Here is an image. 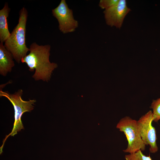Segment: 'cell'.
Instances as JSON below:
<instances>
[{
  "instance_id": "obj_1",
  "label": "cell",
  "mask_w": 160,
  "mask_h": 160,
  "mask_svg": "<svg viewBox=\"0 0 160 160\" xmlns=\"http://www.w3.org/2000/svg\"><path fill=\"white\" fill-rule=\"evenodd\" d=\"M51 46L49 44L40 45L33 42L30 46L29 53L23 58L22 63H25L31 72L35 70L32 77L35 81L42 80L48 82L57 64L49 60Z\"/></svg>"
},
{
  "instance_id": "obj_2",
  "label": "cell",
  "mask_w": 160,
  "mask_h": 160,
  "mask_svg": "<svg viewBox=\"0 0 160 160\" xmlns=\"http://www.w3.org/2000/svg\"><path fill=\"white\" fill-rule=\"evenodd\" d=\"M18 23L11 33L9 38L4 42L6 49L12 55L14 59L18 63L26 56L29 48L26 45V24L28 16V11L23 7L19 12Z\"/></svg>"
},
{
  "instance_id": "obj_3",
  "label": "cell",
  "mask_w": 160,
  "mask_h": 160,
  "mask_svg": "<svg viewBox=\"0 0 160 160\" xmlns=\"http://www.w3.org/2000/svg\"><path fill=\"white\" fill-rule=\"evenodd\" d=\"M23 91L20 89L14 93L11 94L7 91H0V96L7 98L13 105L15 111V121L11 132L6 136L3 141L2 145L0 147V153L2 152V149L4 143L9 136H14L17 132L24 129L21 120V117L23 113L26 112H30L34 109L35 100H29V101L23 100L21 98Z\"/></svg>"
},
{
  "instance_id": "obj_4",
  "label": "cell",
  "mask_w": 160,
  "mask_h": 160,
  "mask_svg": "<svg viewBox=\"0 0 160 160\" xmlns=\"http://www.w3.org/2000/svg\"><path fill=\"white\" fill-rule=\"evenodd\" d=\"M116 127L125 135L127 146L123 151L132 153L139 150L143 151L146 145L141 137L137 121L128 116L121 119L117 124Z\"/></svg>"
},
{
  "instance_id": "obj_5",
  "label": "cell",
  "mask_w": 160,
  "mask_h": 160,
  "mask_svg": "<svg viewBox=\"0 0 160 160\" xmlns=\"http://www.w3.org/2000/svg\"><path fill=\"white\" fill-rule=\"evenodd\" d=\"M153 119L152 111L150 110L137 121L141 138L146 145L149 146V151L152 153L158 150L156 131L152 125Z\"/></svg>"
},
{
  "instance_id": "obj_6",
  "label": "cell",
  "mask_w": 160,
  "mask_h": 160,
  "mask_svg": "<svg viewBox=\"0 0 160 160\" xmlns=\"http://www.w3.org/2000/svg\"><path fill=\"white\" fill-rule=\"evenodd\" d=\"M53 16L57 20L60 31L64 34L74 32L78 27V21L75 19L73 10L65 0H61L59 5L52 10Z\"/></svg>"
},
{
  "instance_id": "obj_7",
  "label": "cell",
  "mask_w": 160,
  "mask_h": 160,
  "mask_svg": "<svg viewBox=\"0 0 160 160\" xmlns=\"http://www.w3.org/2000/svg\"><path fill=\"white\" fill-rule=\"evenodd\" d=\"M130 11L127 6L126 0H119L114 6L104 11L106 24L111 27L120 28L125 17Z\"/></svg>"
},
{
  "instance_id": "obj_8",
  "label": "cell",
  "mask_w": 160,
  "mask_h": 160,
  "mask_svg": "<svg viewBox=\"0 0 160 160\" xmlns=\"http://www.w3.org/2000/svg\"><path fill=\"white\" fill-rule=\"evenodd\" d=\"M12 54L5 47L3 43H0V74L6 76L11 71L15 66Z\"/></svg>"
},
{
  "instance_id": "obj_9",
  "label": "cell",
  "mask_w": 160,
  "mask_h": 160,
  "mask_svg": "<svg viewBox=\"0 0 160 160\" xmlns=\"http://www.w3.org/2000/svg\"><path fill=\"white\" fill-rule=\"evenodd\" d=\"M10 9L8 4L6 2L3 8L0 10V41L4 42L10 36V33L8 27L7 18Z\"/></svg>"
},
{
  "instance_id": "obj_10",
  "label": "cell",
  "mask_w": 160,
  "mask_h": 160,
  "mask_svg": "<svg viewBox=\"0 0 160 160\" xmlns=\"http://www.w3.org/2000/svg\"><path fill=\"white\" fill-rule=\"evenodd\" d=\"M150 108L152 110L153 121L157 122L160 120V97L153 100Z\"/></svg>"
},
{
  "instance_id": "obj_11",
  "label": "cell",
  "mask_w": 160,
  "mask_h": 160,
  "mask_svg": "<svg viewBox=\"0 0 160 160\" xmlns=\"http://www.w3.org/2000/svg\"><path fill=\"white\" fill-rule=\"evenodd\" d=\"M142 151L139 150L134 153L126 155L125 159L126 160H153L150 156L144 155Z\"/></svg>"
},
{
  "instance_id": "obj_12",
  "label": "cell",
  "mask_w": 160,
  "mask_h": 160,
  "mask_svg": "<svg viewBox=\"0 0 160 160\" xmlns=\"http://www.w3.org/2000/svg\"><path fill=\"white\" fill-rule=\"evenodd\" d=\"M119 0H100L99 3V6L102 9L105 10L109 9L116 4Z\"/></svg>"
}]
</instances>
